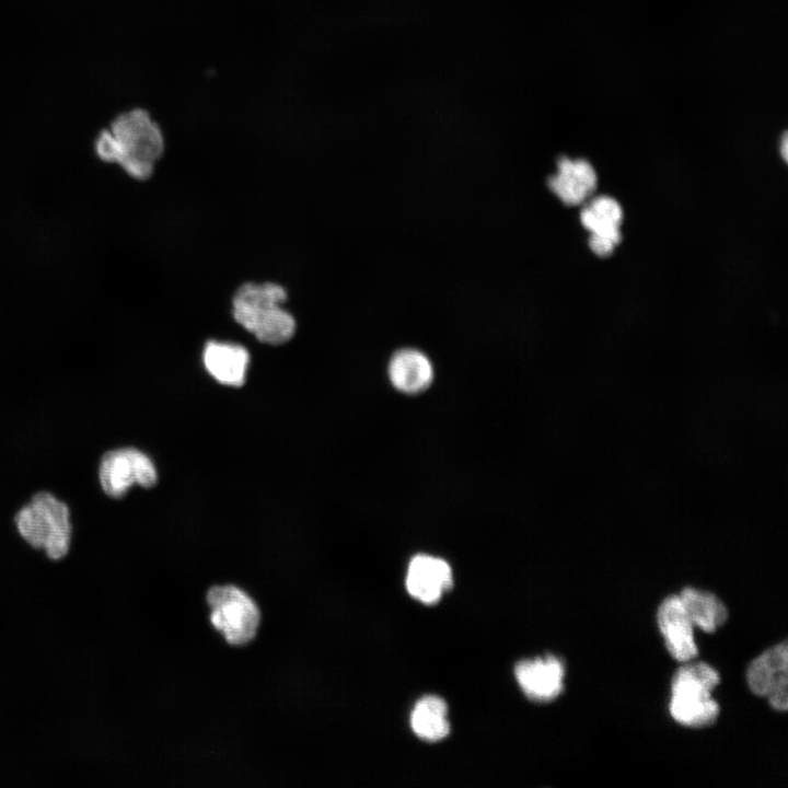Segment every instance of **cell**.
<instances>
[{"mask_svg": "<svg viewBox=\"0 0 788 788\" xmlns=\"http://www.w3.org/2000/svg\"><path fill=\"white\" fill-rule=\"evenodd\" d=\"M164 151V139L149 113L136 108L119 115L96 140V153L118 163L136 179L149 178Z\"/></svg>", "mask_w": 788, "mask_h": 788, "instance_id": "6da1fadb", "label": "cell"}, {"mask_svg": "<svg viewBox=\"0 0 788 788\" xmlns=\"http://www.w3.org/2000/svg\"><path fill=\"white\" fill-rule=\"evenodd\" d=\"M286 300L287 292L278 283L246 282L233 297L232 314L259 341L281 345L296 332L293 316L282 308Z\"/></svg>", "mask_w": 788, "mask_h": 788, "instance_id": "7a4b0ae2", "label": "cell"}, {"mask_svg": "<svg viewBox=\"0 0 788 788\" xmlns=\"http://www.w3.org/2000/svg\"><path fill=\"white\" fill-rule=\"evenodd\" d=\"M18 532L33 548L51 560L67 556L71 545L68 506L47 491H39L15 515Z\"/></svg>", "mask_w": 788, "mask_h": 788, "instance_id": "3957f363", "label": "cell"}, {"mask_svg": "<svg viewBox=\"0 0 788 788\" xmlns=\"http://www.w3.org/2000/svg\"><path fill=\"white\" fill-rule=\"evenodd\" d=\"M719 673L704 662L681 667L673 675L669 710L680 725L693 728L710 726L719 715L711 691L719 684Z\"/></svg>", "mask_w": 788, "mask_h": 788, "instance_id": "277c9868", "label": "cell"}, {"mask_svg": "<svg viewBox=\"0 0 788 788\" xmlns=\"http://www.w3.org/2000/svg\"><path fill=\"white\" fill-rule=\"evenodd\" d=\"M212 626L234 646L245 645L256 635L260 622L254 600L235 586H215L206 594Z\"/></svg>", "mask_w": 788, "mask_h": 788, "instance_id": "5b68a950", "label": "cell"}, {"mask_svg": "<svg viewBox=\"0 0 788 788\" xmlns=\"http://www.w3.org/2000/svg\"><path fill=\"white\" fill-rule=\"evenodd\" d=\"M100 484L112 498H121L138 484L149 488L157 484V470L148 455L134 448L106 452L100 463Z\"/></svg>", "mask_w": 788, "mask_h": 788, "instance_id": "8992f818", "label": "cell"}, {"mask_svg": "<svg viewBox=\"0 0 788 788\" xmlns=\"http://www.w3.org/2000/svg\"><path fill=\"white\" fill-rule=\"evenodd\" d=\"M746 681L755 695L767 697L774 709L786 711L788 707L787 642L776 645L754 659L748 668Z\"/></svg>", "mask_w": 788, "mask_h": 788, "instance_id": "52a82bcc", "label": "cell"}, {"mask_svg": "<svg viewBox=\"0 0 788 788\" xmlns=\"http://www.w3.org/2000/svg\"><path fill=\"white\" fill-rule=\"evenodd\" d=\"M657 621L668 651L679 662H687L698 653L693 623L679 594L665 598L659 605Z\"/></svg>", "mask_w": 788, "mask_h": 788, "instance_id": "ba28073f", "label": "cell"}, {"mask_svg": "<svg viewBox=\"0 0 788 788\" xmlns=\"http://www.w3.org/2000/svg\"><path fill=\"white\" fill-rule=\"evenodd\" d=\"M453 583L450 565L442 558L419 554L408 565L406 588L416 600L432 604L440 600Z\"/></svg>", "mask_w": 788, "mask_h": 788, "instance_id": "9c48e42d", "label": "cell"}, {"mask_svg": "<svg viewBox=\"0 0 788 788\" xmlns=\"http://www.w3.org/2000/svg\"><path fill=\"white\" fill-rule=\"evenodd\" d=\"M514 674L521 690L532 700H553L563 691L565 669L554 656L520 661Z\"/></svg>", "mask_w": 788, "mask_h": 788, "instance_id": "30bf717a", "label": "cell"}, {"mask_svg": "<svg viewBox=\"0 0 788 788\" xmlns=\"http://www.w3.org/2000/svg\"><path fill=\"white\" fill-rule=\"evenodd\" d=\"M557 169V173L548 178V186L566 205H578L594 192L596 173L588 161L563 157Z\"/></svg>", "mask_w": 788, "mask_h": 788, "instance_id": "8fae6325", "label": "cell"}, {"mask_svg": "<svg viewBox=\"0 0 788 788\" xmlns=\"http://www.w3.org/2000/svg\"><path fill=\"white\" fill-rule=\"evenodd\" d=\"M202 358L207 371L218 382L230 386L244 384L250 356L243 346L210 340Z\"/></svg>", "mask_w": 788, "mask_h": 788, "instance_id": "7c38bea8", "label": "cell"}, {"mask_svg": "<svg viewBox=\"0 0 788 788\" xmlns=\"http://www.w3.org/2000/svg\"><path fill=\"white\" fill-rule=\"evenodd\" d=\"M392 384L405 393H418L431 383L433 370L426 355L416 349L396 351L389 363Z\"/></svg>", "mask_w": 788, "mask_h": 788, "instance_id": "4fadbf2b", "label": "cell"}, {"mask_svg": "<svg viewBox=\"0 0 788 788\" xmlns=\"http://www.w3.org/2000/svg\"><path fill=\"white\" fill-rule=\"evenodd\" d=\"M410 726L414 733L424 741L437 742L444 739L450 732L445 702L434 695L420 698L412 711Z\"/></svg>", "mask_w": 788, "mask_h": 788, "instance_id": "5bb4252c", "label": "cell"}, {"mask_svg": "<svg viewBox=\"0 0 788 788\" xmlns=\"http://www.w3.org/2000/svg\"><path fill=\"white\" fill-rule=\"evenodd\" d=\"M679 596L693 625L706 633L715 631L728 618V609L710 592L684 588Z\"/></svg>", "mask_w": 788, "mask_h": 788, "instance_id": "9a60e30c", "label": "cell"}, {"mask_svg": "<svg viewBox=\"0 0 788 788\" xmlns=\"http://www.w3.org/2000/svg\"><path fill=\"white\" fill-rule=\"evenodd\" d=\"M623 211L618 202L607 196L596 197L580 213L583 227L592 234L604 236L615 245L621 241L619 224Z\"/></svg>", "mask_w": 788, "mask_h": 788, "instance_id": "2e32d148", "label": "cell"}, {"mask_svg": "<svg viewBox=\"0 0 788 788\" xmlns=\"http://www.w3.org/2000/svg\"><path fill=\"white\" fill-rule=\"evenodd\" d=\"M589 246L594 254L607 256L613 252L615 244L604 236L592 234L589 239Z\"/></svg>", "mask_w": 788, "mask_h": 788, "instance_id": "e0dca14e", "label": "cell"}, {"mask_svg": "<svg viewBox=\"0 0 788 788\" xmlns=\"http://www.w3.org/2000/svg\"><path fill=\"white\" fill-rule=\"evenodd\" d=\"M781 154H783V158L785 160H787V134L786 132L783 136Z\"/></svg>", "mask_w": 788, "mask_h": 788, "instance_id": "ac0fdd59", "label": "cell"}]
</instances>
